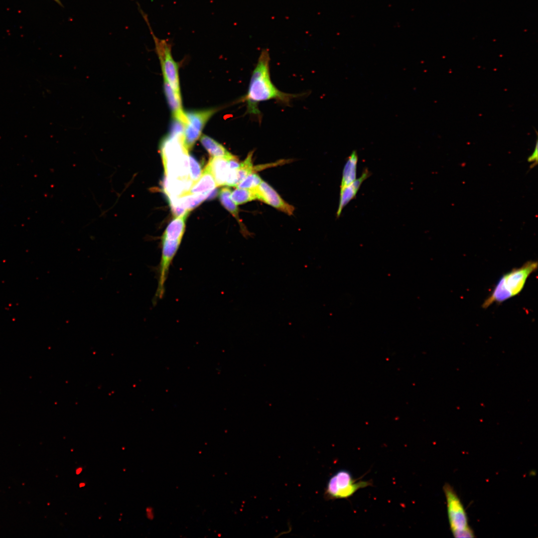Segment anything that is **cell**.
Here are the masks:
<instances>
[{
  "label": "cell",
  "mask_w": 538,
  "mask_h": 538,
  "mask_svg": "<svg viewBox=\"0 0 538 538\" xmlns=\"http://www.w3.org/2000/svg\"><path fill=\"white\" fill-rule=\"evenodd\" d=\"M82 471H83V467H79L76 468V469L75 470V473H76V475H79L82 472Z\"/></svg>",
  "instance_id": "obj_24"
},
{
  "label": "cell",
  "mask_w": 538,
  "mask_h": 538,
  "mask_svg": "<svg viewBox=\"0 0 538 538\" xmlns=\"http://www.w3.org/2000/svg\"><path fill=\"white\" fill-rule=\"evenodd\" d=\"M163 86L164 94L171 110L173 120L179 121L185 125L187 120L182 109L181 96L178 95L164 79Z\"/></svg>",
  "instance_id": "obj_9"
},
{
  "label": "cell",
  "mask_w": 538,
  "mask_h": 538,
  "mask_svg": "<svg viewBox=\"0 0 538 538\" xmlns=\"http://www.w3.org/2000/svg\"><path fill=\"white\" fill-rule=\"evenodd\" d=\"M208 163L217 186L225 185L229 170L227 159L224 157H212Z\"/></svg>",
  "instance_id": "obj_13"
},
{
  "label": "cell",
  "mask_w": 538,
  "mask_h": 538,
  "mask_svg": "<svg viewBox=\"0 0 538 538\" xmlns=\"http://www.w3.org/2000/svg\"><path fill=\"white\" fill-rule=\"evenodd\" d=\"M443 490L447 503L449 523L453 536L468 529L467 514L464 506L453 488L445 483Z\"/></svg>",
  "instance_id": "obj_7"
},
{
  "label": "cell",
  "mask_w": 538,
  "mask_h": 538,
  "mask_svg": "<svg viewBox=\"0 0 538 538\" xmlns=\"http://www.w3.org/2000/svg\"><path fill=\"white\" fill-rule=\"evenodd\" d=\"M85 485H86V483L85 482H81L80 483H79V487L80 488H82V487H85Z\"/></svg>",
  "instance_id": "obj_26"
},
{
  "label": "cell",
  "mask_w": 538,
  "mask_h": 538,
  "mask_svg": "<svg viewBox=\"0 0 538 538\" xmlns=\"http://www.w3.org/2000/svg\"><path fill=\"white\" fill-rule=\"evenodd\" d=\"M200 142L212 157H224L228 159L233 155L222 144L207 135L201 136Z\"/></svg>",
  "instance_id": "obj_16"
},
{
  "label": "cell",
  "mask_w": 538,
  "mask_h": 538,
  "mask_svg": "<svg viewBox=\"0 0 538 538\" xmlns=\"http://www.w3.org/2000/svg\"><path fill=\"white\" fill-rule=\"evenodd\" d=\"M123 470L124 471H126V469H123Z\"/></svg>",
  "instance_id": "obj_28"
},
{
  "label": "cell",
  "mask_w": 538,
  "mask_h": 538,
  "mask_svg": "<svg viewBox=\"0 0 538 538\" xmlns=\"http://www.w3.org/2000/svg\"><path fill=\"white\" fill-rule=\"evenodd\" d=\"M186 217L180 216L174 219L165 230L162 240L181 243L185 231Z\"/></svg>",
  "instance_id": "obj_14"
},
{
  "label": "cell",
  "mask_w": 538,
  "mask_h": 538,
  "mask_svg": "<svg viewBox=\"0 0 538 538\" xmlns=\"http://www.w3.org/2000/svg\"><path fill=\"white\" fill-rule=\"evenodd\" d=\"M257 199L289 216L293 214L295 208L285 202L267 182L262 180L256 188Z\"/></svg>",
  "instance_id": "obj_8"
},
{
  "label": "cell",
  "mask_w": 538,
  "mask_h": 538,
  "mask_svg": "<svg viewBox=\"0 0 538 538\" xmlns=\"http://www.w3.org/2000/svg\"><path fill=\"white\" fill-rule=\"evenodd\" d=\"M160 151L166 177L189 179V155L182 142L167 140L161 144Z\"/></svg>",
  "instance_id": "obj_3"
},
{
  "label": "cell",
  "mask_w": 538,
  "mask_h": 538,
  "mask_svg": "<svg viewBox=\"0 0 538 538\" xmlns=\"http://www.w3.org/2000/svg\"><path fill=\"white\" fill-rule=\"evenodd\" d=\"M120 515H121V516H122V513H121V514H120Z\"/></svg>",
  "instance_id": "obj_31"
},
{
  "label": "cell",
  "mask_w": 538,
  "mask_h": 538,
  "mask_svg": "<svg viewBox=\"0 0 538 538\" xmlns=\"http://www.w3.org/2000/svg\"><path fill=\"white\" fill-rule=\"evenodd\" d=\"M358 160L356 151H353L348 157L343 170L340 190L351 184L356 179L357 164Z\"/></svg>",
  "instance_id": "obj_15"
},
{
  "label": "cell",
  "mask_w": 538,
  "mask_h": 538,
  "mask_svg": "<svg viewBox=\"0 0 538 538\" xmlns=\"http://www.w3.org/2000/svg\"><path fill=\"white\" fill-rule=\"evenodd\" d=\"M256 188H237L231 193L230 197L237 205L243 204L257 199Z\"/></svg>",
  "instance_id": "obj_18"
},
{
  "label": "cell",
  "mask_w": 538,
  "mask_h": 538,
  "mask_svg": "<svg viewBox=\"0 0 538 538\" xmlns=\"http://www.w3.org/2000/svg\"><path fill=\"white\" fill-rule=\"evenodd\" d=\"M370 174L369 171L366 169L360 178L340 190L339 204L336 215L337 218L339 217L344 207L355 198L362 183Z\"/></svg>",
  "instance_id": "obj_11"
},
{
  "label": "cell",
  "mask_w": 538,
  "mask_h": 538,
  "mask_svg": "<svg viewBox=\"0 0 538 538\" xmlns=\"http://www.w3.org/2000/svg\"><path fill=\"white\" fill-rule=\"evenodd\" d=\"M140 12L148 25L155 45V52L159 58L163 79L170 84L174 91L181 96L178 67L174 61L171 52V44L167 39L158 38L154 33L150 25L147 14L138 7Z\"/></svg>",
  "instance_id": "obj_4"
},
{
  "label": "cell",
  "mask_w": 538,
  "mask_h": 538,
  "mask_svg": "<svg viewBox=\"0 0 538 538\" xmlns=\"http://www.w3.org/2000/svg\"><path fill=\"white\" fill-rule=\"evenodd\" d=\"M231 189L228 187L221 189L219 193V198L223 206L236 219L239 223L244 236H248V232L242 225L239 216V209L237 205L232 200L230 195Z\"/></svg>",
  "instance_id": "obj_17"
},
{
  "label": "cell",
  "mask_w": 538,
  "mask_h": 538,
  "mask_svg": "<svg viewBox=\"0 0 538 538\" xmlns=\"http://www.w3.org/2000/svg\"><path fill=\"white\" fill-rule=\"evenodd\" d=\"M217 111V109L210 108L185 112L187 122L184 129L183 141L188 151L193 147L208 121Z\"/></svg>",
  "instance_id": "obj_6"
},
{
  "label": "cell",
  "mask_w": 538,
  "mask_h": 538,
  "mask_svg": "<svg viewBox=\"0 0 538 538\" xmlns=\"http://www.w3.org/2000/svg\"><path fill=\"white\" fill-rule=\"evenodd\" d=\"M189 178L194 183L199 179L202 171L200 164L193 156L189 155Z\"/></svg>",
  "instance_id": "obj_21"
},
{
  "label": "cell",
  "mask_w": 538,
  "mask_h": 538,
  "mask_svg": "<svg viewBox=\"0 0 538 538\" xmlns=\"http://www.w3.org/2000/svg\"><path fill=\"white\" fill-rule=\"evenodd\" d=\"M528 161L529 162H534V164L533 165V168L538 163V140H537L535 150L533 153L528 157Z\"/></svg>",
  "instance_id": "obj_22"
},
{
  "label": "cell",
  "mask_w": 538,
  "mask_h": 538,
  "mask_svg": "<svg viewBox=\"0 0 538 538\" xmlns=\"http://www.w3.org/2000/svg\"><path fill=\"white\" fill-rule=\"evenodd\" d=\"M101 519V517H99V519Z\"/></svg>",
  "instance_id": "obj_30"
},
{
  "label": "cell",
  "mask_w": 538,
  "mask_h": 538,
  "mask_svg": "<svg viewBox=\"0 0 538 538\" xmlns=\"http://www.w3.org/2000/svg\"><path fill=\"white\" fill-rule=\"evenodd\" d=\"M145 512L147 518L150 520H152L154 518V513L152 508L150 507H146Z\"/></svg>",
  "instance_id": "obj_23"
},
{
  "label": "cell",
  "mask_w": 538,
  "mask_h": 538,
  "mask_svg": "<svg viewBox=\"0 0 538 538\" xmlns=\"http://www.w3.org/2000/svg\"><path fill=\"white\" fill-rule=\"evenodd\" d=\"M211 192L198 194H184L178 197H168V200L169 204L177 205L190 212L207 199Z\"/></svg>",
  "instance_id": "obj_12"
},
{
  "label": "cell",
  "mask_w": 538,
  "mask_h": 538,
  "mask_svg": "<svg viewBox=\"0 0 538 538\" xmlns=\"http://www.w3.org/2000/svg\"><path fill=\"white\" fill-rule=\"evenodd\" d=\"M370 486H373L371 480L354 479L349 471L341 469L328 480L324 495L327 500L348 499L358 490Z\"/></svg>",
  "instance_id": "obj_5"
},
{
  "label": "cell",
  "mask_w": 538,
  "mask_h": 538,
  "mask_svg": "<svg viewBox=\"0 0 538 538\" xmlns=\"http://www.w3.org/2000/svg\"><path fill=\"white\" fill-rule=\"evenodd\" d=\"M537 267V262L529 261L520 268L514 269L503 275L483 302L482 307L486 308L494 303H501L518 294L522 290L529 276Z\"/></svg>",
  "instance_id": "obj_2"
},
{
  "label": "cell",
  "mask_w": 538,
  "mask_h": 538,
  "mask_svg": "<svg viewBox=\"0 0 538 538\" xmlns=\"http://www.w3.org/2000/svg\"><path fill=\"white\" fill-rule=\"evenodd\" d=\"M270 60L269 50L263 49L253 71L248 92L241 99L242 101L246 103L247 113L255 115L259 119L261 116L258 107L260 103L275 100L279 103L288 106L292 99L303 95L285 93L275 86L270 79Z\"/></svg>",
  "instance_id": "obj_1"
},
{
  "label": "cell",
  "mask_w": 538,
  "mask_h": 538,
  "mask_svg": "<svg viewBox=\"0 0 538 538\" xmlns=\"http://www.w3.org/2000/svg\"><path fill=\"white\" fill-rule=\"evenodd\" d=\"M54 0L55 2H56L59 5L61 6L62 7H63V5L62 2H61L60 0Z\"/></svg>",
  "instance_id": "obj_25"
},
{
  "label": "cell",
  "mask_w": 538,
  "mask_h": 538,
  "mask_svg": "<svg viewBox=\"0 0 538 538\" xmlns=\"http://www.w3.org/2000/svg\"><path fill=\"white\" fill-rule=\"evenodd\" d=\"M122 449V450H125V447H123Z\"/></svg>",
  "instance_id": "obj_27"
},
{
  "label": "cell",
  "mask_w": 538,
  "mask_h": 538,
  "mask_svg": "<svg viewBox=\"0 0 538 538\" xmlns=\"http://www.w3.org/2000/svg\"><path fill=\"white\" fill-rule=\"evenodd\" d=\"M253 153V150L249 152L245 159L240 163L239 166L237 169V185L248 175L257 171L256 166H254L253 164L252 157Z\"/></svg>",
  "instance_id": "obj_19"
},
{
  "label": "cell",
  "mask_w": 538,
  "mask_h": 538,
  "mask_svg": "<svg viewBox=\"0 0 538 538\" xmlns=\"http://www.w3.org/2000/svg\"><path fill=\"white\" fill-rule=\"evenodd\" d=\"M217 186L214 177L208 163L199 179L193 183L189 190L185 194H198L212 191Z\"/></svg>",
  "instance_id": "obj_10"
},
{
  "label": "cell",
  "mask_w": 538,
  "mask_h": 538,
  "mask_svg": "<svg viewBox=\"0 0 538 538\" xmlns=\"http://www.w3.org/2000/svg\"><path fill=\"white\" fill-rule=\"evenodd\" d=\"M71 451H73V449H71Z\"/></svg>",
  "instance_id": "obj_29"
},
{
  "label": "cell",
  "mask_w": 538,
  "mask_h": 538,
  "mask_svg": "<svg viewBox=\"0 0 538 538\" xmlns=\"http://www.w3.org/2000/svg\"><path fill=\"white\" fill-rule=\"evenodd\" d=\"M119 521H121V518H120V519H119Z\"/></svg>",
  "instance_id": "obj_32"
},
{
  "label": "cell",
  "mask_w": 538,
  "mask_h": 538,
  "mask_svg": "<svg viewBox=\"0 0 538 538\" xmlns=\"http://www.w3.org/2000/svg\"><path fill=\"white\" fill-rule=\"evenodd\" d=\"M262 180L261 177L257 173L253 172L248 175L236 187L254 189L259 186Z\"/></svg>",
  "instance_id": "obj_20"
}]
</instances>
